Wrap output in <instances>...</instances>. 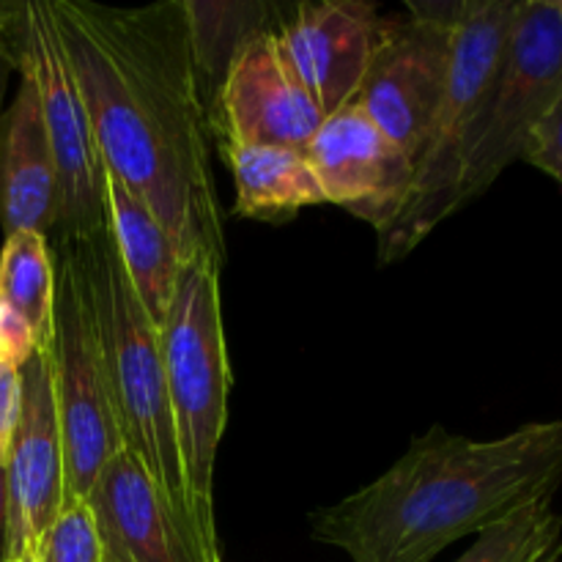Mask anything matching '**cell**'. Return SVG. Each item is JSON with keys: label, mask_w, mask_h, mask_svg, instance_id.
I'll list each match as a JSON object with an SVG mask.
<instances>
[{"label": "cell", "mask_w": 562, "mask_h": 562, "mask_svg": "<svg viewBox=\"0 0 562 562\" xmlns=\"http://www.w3.org/2000/svg\"><path fill=\"white\" fill-rule=\"evenodd\" d=\"M102 162L181 252L225 263L212 176V121L198 86L181 0L104 5L49 0Z\"/></svg>", "instance_id": "1"}, {"label": "cell", "mask_w": 562, "mask_h": 562, "mask_svg": "<svg viewBox=\"0 0 562 562\" xmlns=\"http://www.w3.org/2000/svg\"><path fill=\"white\" fill-rule=\"evenodd\" d=\"M562 417L499 439L431 426L384 475L311 516V536L351 562H431L516 510L558 494Z\"/></svg>", "instance_id": "2"}, {"label": "cell", "mask_w": 562, "mask_h": 562, "mask_svg": "<svg viewBox=\"0 0 562 562\" xmlns=\"http://www.w3.org/2000/svg\"><path fill=\"white\" fill-rule=\"evenodd\" d=\"M64 241L75 245L86 280L124 448L132 450L146 467L179 519L190 527L206 552L223 558L198 532L184 470H181L173 415H170L159 327L148 318L146 307L140 305L121 267L108 223L93 234Z\"/></svg>", "instance_id": "3"}, {"label": "cell", "mask_w": 562, "mask_h": 562, "mask_svg": "<svg viewBox=\"0 0 562 562\" xmlns=\"http://www.w3.org/2000/svg\"><path fill=\"white\" fill-rule=\"evenodd\" d=\"M220 272L223 267L206 256L181 263L170 311L159 327L165 384L192 516L203 541L217 552L214 467L228 423V395L234 384L225 346Z\"/></svg>", "instance_id": "4"}, {"label": "cell", "mask_w": 562, "mask_h": 562, "mask_svg": "<svg viewBox=\"0 0 562 562\" xmlns=\"http://www.w3.org/2000/svg\"><path fill=\"white\" fill-rule=\"evenodd\" d=\"M516 5L519 3L505 0H456L445 91L415 162L409 198L398 217L376 234L382 263L409 256L434 228L456 214L453 195L461 157L503 64Z\"/></svg>", "instance_id": "5"}, {"label": "cell", "mask_w": 562, "mask_h": 562, "mask_svg": "<svg viewBox=\"0 0 562 562\" xmlns=\"http://www.w3.org/2000/svg\"><path fill=\"white\" fill-rule=\"evenodd\" d=\"M562 97V14L558 0L516 5L494 86L477 113L456 181V212L477 201L525 159L532 132Z\"/></svg>", "instance_id": "6"}, {"label": "cell", "mask_w": 562, "mask_h": 562, "mask_svg": "<svg viewBox=\"0 0 562 562\" xmlns=\"http://www.w3.org/2000/svg\"><path fill=\"white\" fill-rule=\"evenodd\" d=\"M55 261V311L49 362L66 461V505L86 503L99 470L124 450L97 318L71 241H49Z\"/></svg>", "instance_id": "7"}, {"label": "cell", "mask_w": 562, "mask_h": 562, "mask_svg": "<svg viewBox=\"0 0 562 562\" xmlns=\"http://www.w3.org/2000/svg\"><path fill=\"white\" fill-rule=\"evenodd\" d=\"M20 75L36 88L38 110L60 181V217L49 241L80 239L108 223L104 162L75 71L55 31L49 0H25L20 27Z\"/></svg>", "instance_id": "8"}, {"label": "cell", "mask_w": 562, "mask_h": 562, "mask_svg": "<svg viewBox=\"0 0 562 562\" xmlns=\"http://www.w3.org/2000/svg\"><path fill=\"white\" fill-rule=\"evenodd\" d=\"M456 3H409L382 16L376 49L351 104L360 108L412 162L426 146L445 91Z\"/></svg>", "instance_id": "9"}, {"label": "cell", "mask_w": 562, "mask_h": 562, "mask_svg": "<svg viewBox=\"0 0 562 562\" xmlns=\"http://www.w3.org/2000/svg\"><path fill=\"white\" fill-rule=\"evenodd\" d=\"M5 477V562L36 552L66 505V461L47 349L22 366V409Z\"/></svg>", "instance_id": "10"}, {"label": "cell", "mask_w": 562, "mask_h": 562, "mask_svg": "<svg viewBox=\"0 0 562 562\" xmlns=\"http://www.w3.org/2000/svg\"><path fill=\"white\" fill-rule=\"evenodd\" d=\"M327 115L285 60L278 27L258 31L239 47L220 86L209 121L220 146H285L311 143Z\"/></svg>", "instance_id": "11"}, {"label": "cell", "mask_w": 562, "mask_h": 562, "mask_svg": "<svg viewBox=\"0 0 562 562\" xmlns=\"http://www.w3.org/2000/svg\"><path fill=\"white\" fill-rule=\"evenodd\" d=\"M305 157L324 201L373 225L376 234L398 217L409 198L415 162L351 102L324 119Z\"/></svg>", "instance_id": "12"}, {"label": "cell", "mask_w": 562, "mask_h": 562, "mask_svg": "<svg viewBox=\"0 0 562 562\" xmlns=\"http://www.w3.org/2000/svg\"><path fill=\"white\" fill-rule=\"evenodd\" d=\"M102 562H223L206 552L132 450L99 470L86 497Z\"/></svg>", "instance_id": "13"}, {"label": "cell", "mask_w": 562, "mask_h": 562, "mask_svg": "<svg viewBox=\"0 0 562 562\" xmlns=\"http://www.w3.org/2000/svg\"><path fill=\"white\" fill-rule=\"evenodd\" d=\"M382 16L362 0L302 3L278 27L285 60L324 115L355 99L373 58Z\"/></svg>", "instance_id": "14"}, {"label": "cell", "mask_w": 562, "mask_h": 562, "mask_svg": "<svg viewBox=\"0 0 562 562\" xmlns=\"http://www.w3.org/2000/svg\"><path fill=\"white\" fill-rule=\"evenodd\" d=\"M60 217V181L38 110L36 88L20 75V88L0 115V225L3 236L36 231L49 239Z\"/></svg>", "instance_id": "15"}, {"label": "cell", "mask_w": 562, "mask_h": 562, "mask_svg": "<svg viewBox=\"0 0 562 562\" xmlns=\"http://www.w3.org/2000/svg\"><path fill=\"white\" fill-rule=\"evenodd\" d=\"M104 212L113 247L148 318L162 327L181 272V252L157 214L104 168Z\"/></svg>", "instance_id": "16"}, {"label": "cell", "mask_w": 562, "mask_h": 562, "mask_svg": "<svg viewBox=\"0 0 562 562\" xmlns=\"http://www.w3.org/2000/svg\"><path fill=\"white\" fill-rule=\"evenodd\" d=\"M236 187L234 214L258 223H289L302 209L322 206L324 192L305 151L285 146H220Z\"/></svg>", "instance_id": "17"}, {"label": "cell", "mask_w": 562, "mask_h": 562, "mask_svg": "<svg viewBox=\"0 0 562 562\" xmlns=\"http://www.w3.org/2000/svg\"><path fill=\"white\" fill-rule=\"evenodd\" d=\"M190 38V55L195 64L198 86H201L203 104L212 115L214 99L228 75L231 60L236 58L241 44L258 31H272L283 22H274L272 14H280L272 3H220V0H181Z\"/></svg>", "instance_id": "18"}, {"label": "cell", "mask_w": 562, "mask_h": 562, "mask_svg": "<svg viewBox=\"0 0 562 562\" xmlns=\"http://www.w3.org/2000/svg\"><path fill=\"white\" fill-rule=\"evenodd\" d=\"M0 307L22 322L36 338L38 349L53 340L55 261L44 234L16 231L0 250Z\"/></svg>", "instance_id": "19"}, {"label": "cell", "mask_w": 562, "mask_h": 562, "mask_svg": "<svg viewBox=\"0 0 562 562\" xmlns=\"http://www.w3.org/2000/svg\"><path fill=\"white\" fill-rule=\"evenodd\" d=\"M456 562H562V516L538 499L477 536Z\"/></svg>", "instance_id": "20"}, {"label": "cell", "mask_w": 562, "mask_h": 562, "mask_svg": "<svg viewBox=\"0 0 562 562\" xmlns=\"http://www.w3.org/2000/svg\"><path fill=\"white\" fill-rule=\"evenodd\" d=\"M33 554L36 562H102V543L88 505L64 508Z\"/></svg>", "instance_id": "21"}, {"label": "cell", "mask_w": 562, "mask_h": 562, "mask_svg": "<svg viewBox=\"0 0 562 562\" xmlns=\"http://www.w3.org/2000/svg\"><path fill=\"white\" fill-rule=\"evenodd\" d=\"M525 162L543 170V173L562 184V97L549 110L547 119L538 124V130L532 132L530 146L525 151Z\"/></svg>", "instance_id": "22"}, {"label": "cell", "mask_w": 562, "mask_h": 562, "mask_svg": "<svg viewBox=\"0 0 562 562\" xmlns=\"http://www.w3.org/2000/svg\"><path fill=\"white\" fill-rule=\"evenodd\" d=\"M22 409V368L0 357V470L9 459Z\"/></svg>", "instance_id": "23"}, {"label": "cell", "mask_w": 562, "mask_h": 562, "mask_svg": "<svg viewBox=\"0 0 562 562\" xmlns=\"http://www.w3.org/2000/svg\"><path fill=\"white\" fill-rule=\"evenodd\" d=\"M20 27L9 33H0V115H3V97L5 86H9L11 69L20 66Z\"/></svg>", "instance_id": "24"}, {"label": "cell", "mask_w": 562, "mask_h": 562, "mask_svg": "<svg viewBox=\"0 0 562 562\" xmlns=\"http://www.w3.org/2000/svg\"><path fill=\"white\" fill-rule=\"evenodd\" d=\"M25 14V0L16 3V0H0V33L16 31Z\"/></svg>", "instance_id": "25"}, {"label": "cell", "mask_w": 562, "mask_h": 562, "mask_svg": "<svg viewBox=\"0 0 562 562\" xmlns=\"http://www.w3.org/2000/svg\"><path fill=\"white\" fill-rule=\"evenodd\" d=\"M5 477L0 470V562H5Z\"/></svg>", "instance_id": "26"}, {"label": "cell", "mask_w": 562, "mask_h": 562, "mask_svg": "<svg viewBox=\"0 0 562 562\" xmlns=\"http://www.w3.org/2000/svg\"><path fill=\"white\" fill-rule=\"evenodd\" d=\"M14 562H36V554H22V558L20 560H14Z\"/></svg>", "instance_id": "27"}]
</instances>
